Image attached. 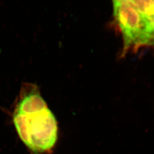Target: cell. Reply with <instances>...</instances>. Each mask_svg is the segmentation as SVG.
I'll return each mask as SVG.
<instances>
[{
  "instance_id": "cell-1",
  "label": "cell",
  "mask_w": 154,
  "mask_h": 154,
  "mask_svg": "<svg viewBox=\"0 0 154 154\" xmlns=\"http://www.w3.org/2000/svg\"><path fill=\"white\" fill-rule=\"evenodd\" d=\"M13 122L23 143L34 154L49 152L55 146L57 122L36 85H24Z\"/></svg>"
},
{
  "instance_id": "cell-2",
  "label": "cell",
  "mask_w": 154,
  "mask_h": 154,
  "mask_svg": "<svg viewBox=\"0 0 154 154\" xmlns=\"http://www.w3.org/2000/svg\"><path fill=\"white\" fill-rule=\"evenodd\" d=\"M113 16L123 38L121 57L132 48L148 46L145 16L131 2L113 6Z\"/></svg>"
},
{
  "instance_id": "cell-3",
  "label": "cell",
  "mask_w": 154,
  "mask_h": 154,
  "mask_svg": "<svg viewBox=\"0 0 154 154\" xmlns=\"http://www.w3.org/2000/svg\"><path fill=\"white\" fill-rule=\"evenodd\" d=\"M130 2L144 16L154 12V0H131Z\"/></svg>"
},
{
  "instance_id": "cell-4",
  "label": "cell",
  "mask_w": 154,
  "mask_h": 154,
  "mask_svg": "<svg viewBox=\"0 0 154 154\" xmlns=\"http://www.w3.org/2000/svg\"><path fill=\"white\" fill-rule=\"evenodd\" d=\"M146 23V30L148 39V45H154V12L145 16Z\"/></svg>"
},
{
  "instance_id": "cell-5",
  "label": "cell",
  "mask_w": 154,
  "mask_h": 154,
  "mask_svg": "<svg viewBox=\"0 0 154 154\" xmlns=\"http://www.w3.org/2000/svg\"><path fill=\"white\" fill-rule=\"evenodd\" d=\"M131 0H112L113 6L118 5L121 4L130 2Z\"/></svg>"
}]
</instances>
